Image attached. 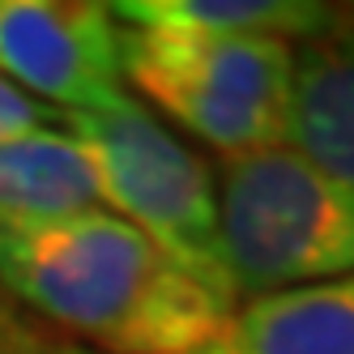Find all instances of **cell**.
Masks as SVG:
<instances>
[{"label": "cell", "instance_id": "obj_10", "mask_svg": "<svg viewBox=\"0 0 354 354\" xmlns=\"http://www.w3.org/2000/svg\"><path fill=\"white\" fill-rule=\"evenodd\" d=\"M56 124H60V111H52L30 94H21L9 77H0V141L26 137L39 129H56Z\"/></svg>", "mask_w": 354, "mask_h": 354}, {"label": "cell", "instance_id": "obj_4", "mask_svg": "<svg viewBox=\"0 0 354 354\" xmlns=\"http://www.w3.org/2000/svg\"><path fill=\"white\" fill-rule=\"evenodd\" d=\"M60 124L86 149L103 209L133 222L205 290L239 308L218 248V188L201 154H192L129 90L94 111H68Z\"/></svg>", "mask_w": 354, "mask_h": 354}, {"label": "cell", "instance_id": "obj_11", "mask_svg": "<svg viewBox=\"0 0 354 354\" xmlns=\"http://www.w3.org/2000/svg\"><path fill=\"white\" fill-rule=\"evenodd\" d=\"M13 354H94V350H82V346H60V342H26V346H17Z\"/></svg>", "mask_w": 354, "mask_h": 354}, {"label": "cell", "instance_id": "obj_5", "mask_svg": "<svg viewBox=\"0 0 354 354\" xmlns=\"http://www.w3.org/2000/svg\"><path fill=\"white\" fill-rule=\"evenodd\" d=\"M0 77L52 111H94L120 86V21L90 0H0Z\"/></svg>", "mask_w": 354, "mask_h": 354}, {"label": "cell", "instance_id": "obj_12", "mask_svg": "<svg viewBox=\"0 0 354 354\" xmlns=\"http://www.w3.org/2000/svg\"><path fill=\"white\" fill-rule=\"evenodd\" d=\"M13 350H17V328L9 324V308H5V295H0V354H13Z\"/></svg>", "mask_w": 354, "mask_h": 354}, {"label": "cell", "instance_id": "obj_2", "mask_svg": "<svg viewBox=\"0 0 354 354\" xmlns=\"http://www.w3.org/2000/svg\"><path fill=\"white\" fill-rule=\"evenodd\" d=\"M218 248L235 303L354 273V192L290 145L222 158Z\"/></svg>", "mask_w": 354, "mask_h": 354}, {"label": "cell", "instance_id": "obj_7", "mask_svg": "<svg viewBox=\"0 0 354 354\" xmlns=\"http://www.w3.org/2000/svg\"><path fill=\"white\" fill-rule=\"evenodd\" d=\"M192 354H354V273L248 299Z\"/></svg>", "mask_w": 354, "mask_h": 354}, {"label": "cell", "instance_id": "obj_8", "mask_svg": "<svg viewBox=\"0 0 354 354\" xmlns=\"http://www.w3.org/2000/svg\"><path fill=\"white\" fill-rule=\"evenodd\" d=\"M86 209H103V196L64 124L0 141V231H35Z\"/></svg>", "mask_w": 354, "mask_h": 354}, {"label": "cell", "instance_id": "obj_9", "mask_svg": "<svg viewBox=\"0 0 354 354\" xmlns=\"http://www.w3.org/2000/svg\"><path fill=\"white\" fill-rule=\"evenodd\" d=\"M120 26H162L201 35H248V39H299L308 43L346 17L316 0H120L107 5Z\"/></svg>", "mask_w": 354, "mask_h": 354}, {"label": "cell", "instance_id": "obj_3", "mask_svg": "<svg viewBox=\"0 0 354 354\" xmlns=\"http://www.w3.org/2000/svg\"><path fill=\"white\" fill-rule=\"evenodd\" d=\"M120 73L222 158L286 145L295 47L282 39L120 26Z\"/></svg>", "mask_w": 354, "mask_h": 354}, {"label": "cell", "instance_id": "obj_6", "mask_svg": "<svg viewBox=\"0 0 354 354\" xmlns=\"http://www.w3.org/2000/svg\"><path fill=\"white\" fill-rule=\"evenodd\" d=\"M286 145L354 192V9L295 47Z\"/></svg>", "mask_w": 354, "mask_h": 354}, {"label": "cell", "instance_id": "obj_1", "mask_svg": "<svg viewBox=\"0 0 354 354\" xmlns=\"http://www.w3.org/2000/svg\"><path fill=\"white\" fill-rule=\"evenodd\" d=\"M0 295L107 354H192L235 312L111 209L0 231Z\"/></svg>", "mask_w": 354, "mask_h": 354}]
</instances>
